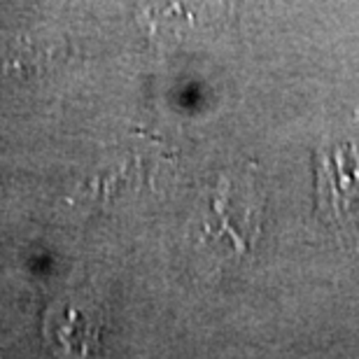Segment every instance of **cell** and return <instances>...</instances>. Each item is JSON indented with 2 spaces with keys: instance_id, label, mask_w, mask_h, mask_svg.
<instances>
[{
  "instance_id": "6da1fadb",
  "label": "cell",
  "mask_w": 359,
  "mask_h": 359,
  "mask_svg": "<svg viewBox=\"0 0 359 359\" xmlns=\"http://www.w3.org/2000/svg\"><path fill=\"white\" fill-rule=\"evenodd\" d=\"M229 10H231L229 0H173L161 10L147 12V31L152 35L180 38L198 26L217 24L226 17Z\"/></svg>"
}]
</instances>
